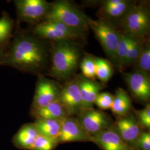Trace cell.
<instances>
[{"label": "cell", "mask_w": 150, "mask_h": 150, "mask_svg": "<svg viewBox=\"0 0 150 150\" xmlns=\"http://www.w3.org/2000/svg\"></svg>", "instance_id": "1f68e13d"}, {"label": "cell", "mask_w": 150, "mask_h": 150, "mask_svg": "<svg viewBox=\"0 0 150 150\" xmlns=\"http://www.w3.org/2000/svg\"><path fill=\"white\" fill-rule=\"evenodd\" d=\"M91 141V136L81 126L76 118L68 116L62 120L60 134L57 139L59 144Z\"/></svg>", "instance_id": "5bb4252c"}, {"label": "cell", "mask_w": 150, "mask_h": 150, "mask_svg": "<svg viewBox=\"0 0 150 150\" xmlns=\"http://www.w3.org/2000/svg\"><path fill=\"white\" fill-rule=\"evenodd\" d=\"M80 67L83 77L91 80H95L96 75L94 56L90 54H85L81 61Z\"/></svg>", "instance_id": "484cf974"}, {"label": "cell", "mask_w": 150, "mask_h": 150, "mask_svg": "<svg viewBox=\"0 0 150 150\" xmlns=\"http://www.w3.org/2000/svg\"><path fill=\"white\" fill-rule=\"evenodd\" d=\"M114 95L108 92H100L97 95L95 104L101 110H111L112 106Z\"/></svg>", "instance_id": "83f0119b"}, {"label": "cell", "mask_w": 150, "mask_h": 150, "mask_svg": "<svg viewBox=\"0 0 150 150\" xmlns=\"http://www.w3.org/2000/svg\"><path fill=\"white\" fill-rule=\"evenodd\" d=\"M87 30L69 27L58 22L44 20L36 24L32 32L38 38L51 42L77 41L86 38Z\"/></svg>", "instance_id": "277c9868"}, {"label": "cell", "mask_w": 150, "mask_h": 150, "mask_svg": "<svg viewBox=\"0 0 150 150\" xmlns=\"http://www.w3.org/2000/svg\"><path fill=\"white\" fill-rule=\"evenodd\" d=\"M58 101L69 116L78 115L83 110L82 98L76 79L61 86Z\"/></svg>", "instance_id": "7c38bea8"}, {"label": "cell", "mask_w": 150, "mask_h": 150, "mask_svg": "<svg viewBox=\"0 0 150 150\" xmlns=\"http://www.w3.org/2000/svg\"><path fill=\"white\" fill-rule=\"evenodd\" d=\"M134 2V1L129 0L104 1L98 11V19L107 22L117 30Z\"/></svg>", "instance_id": "8fae6325"}, {"label": "cell", "mask_w": 150, "mask_h": 150, "mask_svg": "<svg viewBox=\"0 0 150 150\" xmlns=\"http://www.w3.org/2000/svg\"><path fill=\"white\" fill-rule=\"evenodd\" d=\"M137 150H150V131H142L136 145Z\"/></svg>", "instance_id": "f546056e"}, {"label": "cell", "mask_w": 150, "mask_h": 150, "mask_svg": "<svg viewBox=\"0 0 150 150\" xmlns=\"http://www.w3.org/2000/svg\"><path fill=\"white\" fill-rule=\"evenodd\" d=\"M123 78L133 97L139 102L148 103L150 98L149 76L144 72L134 71L124 73Z\"/></svg>", "instance_id": "4fadbf2b"}, {"label": "cell", "mask_w": 150, "mask_h": 150, "mask_svg": "<svg viewBox=\"0 0 150 150\" xmlns=\"http://www.w3.org/2000/svg\"><path fill=\"white\" fill-rule=\"evenodd\" d=\"M76 79L80 89L83 110L93 108L97 96L100 91L105 87V84L86 79L83 76Z\"/></svg>", "instance_id": "9a60e30c"}, {"label": "cell", "mask_w": 150, "mask_h": 150, "mask_svg": "<svg viewBox=\"0 0 150 150\" xmlns=\"http://www.w3.org/2000/svg\"><path fill=\"white\" fill-rule=\"evenodd\" d=\"M32 114L36 119L62 120L69 116L59 101L52 102L45 107L32 109Z\"/></svg>", "instance_id": "e0dca14e"}, {"label": "cell", "mask_w": 150, "mask_h": 150, "mask_svg": "<svg viewBox=\"0 0 150 150\" xmlns=\"http://www.w3.org/2000/svg\"><path fill=\"white\" fill-rule=\"evenodd\" d=\"M38 134L34 123L26 124L18 131L14 137L13 142L20 149L31 150Z\"/></svg>", "instance_id": "ac0fdd59"}, {"label": "cell", "mask_w": 150, "mask_h": 150, "mask_svg": "<svg viewBox=\"0 0 150 150\" xmlns=\"http://www.w3.org/2000/svg\"><path fill=\"white\" fill-rule=\"evenodd\" d=\"M91 142L102 150H134L123 141L112 127L91 137Z\"/></svg>", "instance_id": "2e32d148"}, {"label": "cell", "mask_w": 150, "mask_h": 150, "mask_svg": "<svg viewBox=\"0 0 150 150\" xmlns=\"http://www.w3.org/2000/svg\"><path fill=\"white\" fill-rule=\"evenodd\" d=\"M118 28H120L119 32L142 41H148L150 30V8L148 4L134 2Z\"/></svg>", "instance_id": "3957f363"}, {"label": "cell", "mask_w": 150, "mask_h": 150, "mask_svg": "<svg viewBox=\"0 0 150 150\" xmlns=\"http://www.w3.org/2000/svg\"><path fill=\"white\" fill-rule=\"evenodd\" d=\"M61 86L55 81L45 77H38L32 109L45 107L52 102L58 101Z\"/></svg>", "instance_id": "30bf717a"}, {"label": "cell", "mask_w": 150, "mask_h": 150, "mask_svg": "<svg viewBox=\"0 0 150 150\" xmlns=\"http://www.w3.org/2000/svg\"><path fill=\"white\" fill-rule=\"evenodd\" d=\"M96 64V78L99 79L100 82L103 84L106 83L110 80L113 74V64L107 59L95 56Z\"/></svg>", "instance_id": "44dd1931"}, {"label": "cell", "mask_w": 150, "mask_h": 150, "mask_svg": "<svg viewBox=\"0 0 150 150\" xmlns=\"http://www.w3.org/2000/svg\"><path fill=\"white\" fill-rule=\"evenodd\" d=\"M59 144L58 141L56 139L38 134L31 150H53Z\"/></svg>", "instance_id": "4316f807"}, {"label": "cell", "mask_w": 150, "mask_h": 150, "mask_svg": "<svg viewBox=\"0 0 150 150\" xmlns=\"http://www.w3.org/2000/svg\"><path fill=\"white\" fill-rule=\"evenodd\" d=\"M51 42L48 75L57 80H67L80 64V46L74 41Z\"/></svg>", "instance_id": "7a4b0ae2"}, {"label": "cell", "mask_w": 150, "mask_h": 150, "mask_svg": "<svg viewBox=\"0 0 150 150\" xmlns=\"http://www.w3.org/2000/svg\"><path fill=\"white\" fill-rule=\"evenodd\" d=\"M132 103L128 93L123 88H118L114 95L112 106L111 110L117 117L123 116L130 112Z\"/></svg>", "instance_id": "ffe728a7"}, {"label": "cell", "mask_w": 150, "mask_h": 150, "mask_svg": "<svg viewBox=\"0 0 150 150\" xmlns=\"http://www.w3.org/2000/svg\"><path fill=\"white\" fill-rule=\"evenodd\" d=\"M135 70L150 76V45L149 41L144 43L141 52L139 59L134 64Z\"/></svg>", "instance_id": "603a6c76"}, {"label": "cell", "mask_w": 150, "mask_h": 150, "mask_svg": "<svg viewBox=\"0 0 150 150\" xmlns=\"http://www.w3.org/2000/svg\"><path fill=\"white\" fill-rule=\"evenodd\" d=\"M14 2L18 17L36 25L46 19L51 7V3L45 0H16Z\"/></svg>", "instance_id": "52a82bcc"}, {"label": "cell", "mask_w": 150, "mask_h": 150, "mask_svg": "<svg viewBox=\"0 0 150 150\" xmlns=\"http://www.w3.org/2000/svg\"><path fill=\"white\" fill-rule=\"evenodd\" d=\"M13 21L10 16L4 12L0 18V46L7 42L12 34Z\"/></svg>", "instance_id": "d4e9b609"}, {"label": "cell", "mask_w": 150, "mask_h": 150, "mask_svg": "<svg viewBox=\"0 0 150 150\" xmlns=\"http://www.w3.org/2000/svg\"><path fill=\"white\" fill-rule=\"evenodd\" d=\"M141 127L144 129H150V105L147 104L146 107L139 111H135L134 113Z\"/></svg>", "instance_id": "f1b7e54d"}, {"label": "cell", "mask_w": 150, "mask_h": 150, "mask_svg": "<svg viewBox=\"0 0 150 150\" xmlns=\"http://www.w3.org/2000/svg\"><path fill=\"white\" fill-rule=\"evenodd\" d=\"M131 37L127 34L120 32V40L117 48V69L122 71L126 67L127 54Z\"/></svg>", "instance_id": "7402d4cb"}, {"label": "cell", "mask_w": 150, "mask_h": 150, "mask_svg": "<svg viewBox=\"0 0 150 150\" xmlns=\"http://www.w3.org/2000/svg\"><path fill=\"white\" fill-rule=\"evenodd\" d=\"M87 18L82 11L68 1H57L51 3L48 15L45 20L58 22L69 27L88 29Z\"/></svg>", "instance_id": "5b68a950"}, {"label": "cell", "mask_w": 150, "mask_h": 150, "mask_svg": "<svg viewBox=\"0 0 150 150\" xmlns=\"http://www.w3.org/2000/svg\"><path fill=\"white\" fill-rule=\"evenodd\" d=\"M62 120L36 119L34 125L39 134L57 141Z\"/></svg>", "instance_id": "d6986e66"}, {"label": "cell", "mask_w": 150, "mask_h": 150, "mask_svg": "<svg viewBox=\"0 0 150 150\" xmlns=\"http://www.w3.org/2000/svg\"><path fill=\"white\" fill-rule=\"evenodd\" d=\"M35 35L22 33L17 36L6 52L4 65L32 74L42 75L49 68L51 43Z\"/></svg>", "instance_id": "6da1fadb"}, {"label": "cell", "mask_w": 150, "mask_h": 150, "mask_svg": "<svg viewBox=\"0 0 150 150\" xmlns=\"http://www.w3.org/2000/svg\"><path fill=\"white\" fill-rule=\"evenodd\" d=\"M76 119L91 137L111 128L113 123L107 113L93 108L83 110Z\"/></svg>", "instance_id": "ba28073f"}, {"label": "cell", "mask_w": 150, "mask_h": 150, "mask_svg": "<svg viewBox=\"0 0 150 150\" xmlns=\"http://www.w3.org/2000/svg\"><path fill=\"white\" fill-rule=\"evenodd\" d=\"M88 28H91L101 44L111 64L117 69V48L120 40V32L107 22L87 18Z\"/></svg>", "instance_id": "8992f818"}, {"label": "cell", "mask_w": 150, "mask_h": 150, "mask_svg": "<svg viewBox=\"0 0 150 150\" xmlns=\"http://www.w3.org/2000/svg\"><path fill=\"white\" fill-rule=\"evenodd\" d=\"M112 128L127 145L137 150V142L142 129L134 113L130 112L123 116L117 117L113 123Z\"/></svg>", "instance_id": "9c48e42d"}, {"label": "cell", "mask_w": 150, "mask_h": 150, "mask_svg": "<svg viewBox=\"0 0 150 150\" xmlns=\"http://www.w3.org/2000/svg\"><path fill=\"white\" fill-rule=\"evenodd\" d=\"M145 42L146 41H142L137 38L131 37L128 52L127 54L126 64V67L135 64V63L139 59Z\"/></svg>", "instance_id": "cb8c5ba5"}, {"label": "cell", "mask_w": 150, "mask_h": 150, "mask_svg": "<svg viewBox=\"0 0 150 150\" xmlns=\"http://www.w3.org/2000/svg\"><path fill=\"white\" fill-rule=\"evenodd\" d=\"M6 52L4 51L3 47L0 46V65L4 64Z\"/></svg>", "instance_id": "4dcf8cb0"}]
</instances>
